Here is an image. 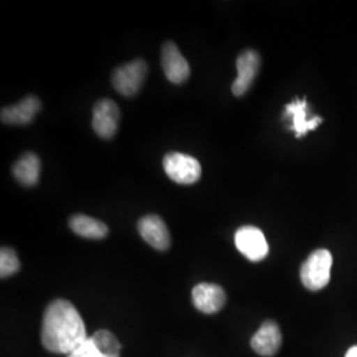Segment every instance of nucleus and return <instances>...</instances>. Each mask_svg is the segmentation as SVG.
Listing matches in <instances>:
<instances>
[{"label": "nucleus", "instance_id": "obj_11", "mask_svg": "<svg viewBox=\"0 0 357 357\" xmlns=\"http://www.w3.org/2000/svg\"><path fill=\"white\" fill-rule=\"evenodd\" d=\"M282 344V333L278 324L275 321L268 320L265 321L259 330L255 332L252 337L250 345L255 349V354L261 356H274Z\"/></svg>", "mask_w": 357, "mask_h": 357}, {"label": "nucleus", "instance_id": "obj_18", "mask_svg": "<svg viewBox=\"0 0 357 357\" xmlns=\"http://www.w3.org/2000/svg\"><path fill=\"white\" fill-rule=\"evenodd\" d=\"M68 357H112L103 355L102 352H100L97 349V347L91 342V339H88L84 344L78 347L76 351H73ZM119 357V356H115Z\"/></svg>", "mask_w": 357, "mask_h": 357}, {"label": "nucleus", "instance_id": "obj_17", "mask_svg": "<svg viewBox=\"0 0 357 357\" xmlns=\"http://www.w3.org/2000/svg\"><path fill=\"white\" fill-rule=\"evenodd\" d=\"M20 268V262L17 255L11 248H3L0 252V275L1 278H7L17 273Z\"/></svg>", "mask_w": 357, "mask_h": 357}, {"label": "nucleus", "instance_id": "obj_5", "mask_svg": "<svg viewBox=\"0 0 357 357\" xmlns=\"http://www.w3.org/2000/svg\"><path fill=\"white\" fill-rule=\"evenodd\" d=\"M234 241L237 249L249 261H262L268 253V245L262 230L255 227H243L236 231Z\"/></svg>", "mask_w": 357, "mask_h": 357}, {"label": "nucleus", "instance_id": "obj_8", "mask_svg": "<svg viewBox=\"0 0 357 357\" xmlns=\"http://www.w3.org/2000/svg\"><path fill=\"white\" fill-rule=\"evenodd\" d=\"M162 66L165 75L172 84H183L188 79L191 69L184 56L178 51V45L167 41L162 48Z\"/></svg>", "mask_w": 357, "mask_h": 357}, {"label": "nucleus", "instance_id": "obj_16", "mask_svg": "<svg viewBox=\"0 0 357 357\" xmlns=\"http://www.w3.org/2000/svg\"><path fill=\"white\" fill-rule=\"evenodd\" d=\"M91 342L97 347L100 352H102L106 356H119L122 345L118 342V339L110 331L100 330L96 332L93 336H90Z\"/></svg>", "mask_w": 357, "mask_h": 357}, {"label": "nucleus", "instance_id": "obj_7", "mask_svg": "<svg viewBox=\"0 0 357 357\" xmlns=\"http://www.w3.org/2000/svg\"><path fill=\"white\" fill-rule=\"evenodd\" d=\"M236 65H237L238 76L231 85V91L234 96L241 97L255 82V77L258 75L259 66H261V56L255 50L243 51L237 57Z\"/></svg>", "mask_w": 357, "mask_h": 357}, {"label": "nucleus", "instance_id": "obj_19", "mask_svg": "<svg viewBox=\"0 0 357 357\" xmlns=\"http://www.w3.org/2000/svg\"><path fill=\"white\" fill-rule=\"evenodd\" d=\"M345 357H357V345L351 347V348L348 349V352L345 354Z\"/></svg>", "mask_w": 357, "mask_h": 357}, {"label": "nucleus", "instance_id": "obj_2", "mask_svg": "<svg viewBox=\"0 0 357 357\" xmlns=\"http://www.w3.org/2000/svg\"><path fill=\"white\" fill-rule=\"evenodd\" d=\"M332 255L327 249H318L308 255L301 268V280L311 291L324 289L331 278Z\"/></svg>", "mask_w": 357, "mask_h": 357}, {"label": "nucleus", "instance_id": "obj_12", "mask_svg": "<svg viewBox=\"0 0 357 357\" xmlns=\"http://www.w3.org/2000/svg\"><path fill=\"white\" fill-rule=\"evenodd\" d=\"M284 118H289L291 125L290 130L295 132L296 138L305 137L310 130H315L323 122L320 116H314L312 119H307L306 98H296L294 102L286 105L284 107Z\"/></svg>", "mask_w": 357, "mask_h": 357}, {"label": "nucleus", "instance_id": "obj_1", "mask_svg": "<svg viewBox=\"0 0 357 357\" xmlns=\"http://www.w3.org/2000/svg\"><path fill=\"white\" fill-rule=\"evenodd\" d=\"M88 339L84 320L69 301L56 299L48 305L41 327V342L45 349L70 355Z\"/></svg>", "mask_w": 357, "mask_h": 357}, {"label": "nucleus", "instance_id": "obj_4", "mask_svg": "<svg viewBox=\"0 0 357 357\" xmlns=\"http://www.w3.org/2000/svg\"><path fill=\"white\" fill-rule=\"evenodd\" d=\"M146 75L147 64L144 60L138 59L116 68L112 76V82L118 93L131 97L141 90Z\"/></svg>", "mask_w": 357, "mask_h": 357}, {"label": "nucleus", "instance_id": "obj_3", "mask_svg": "<svg viewBox=\"0 0 357 357\" xmlns=\"http://www.w3.org/2000/svg\"><path fill=\"white\" fill-rule=\"evenodd\" d=\"M163 168L168 178L183 185L193 184L202 176L199 160L187 153H167L163 159Z\"/></svg>", "mask_w": 357, "mask_h": 357}, {"label": "nucleus", "instance_id": "obj_6", "mask_svg": "<svg viewBox=\"0 0 357 357\" xmlns=\"http://www.w3.org/2000/svg\"><path fill=\"white\" fill-rule=\"evenodd\" d=\"M119 107L112 100H101L93 109V128L103 139L113 138L119 125Z\"/></svg>", "mask_w": 357, "mask_h": 357}, {"label": "nucleus", "instance_id": "obj_15", "mask_svg": "<svg viewBox=\"0 0 357 357\" xmlns=\"http://www.w3.org/2000/svg\"><path fill=\"white\" fill-rule=\"evenodd\" d=\"M69 227L78 236L91 240H101L109 233V228L102 221H98L85 215H76L72 217L69 221Z\"/></svg>", "mask_w": 357, "mask_h": 357}, {"label": "nucleus", "instance_id": "obj_10", "mask_svg": "<svg viewBox=\"0 0 357 357\" xmlns=\"http://www.w3.org/2000/svg\"><path fill=\"white\" fill-rule=\"evenodd\" d=\"M138 230L142 238L151 245L153 249L165 252L171 245L169 231L165 221L156 215L142 217L138 222Z\"/></svg>", "mask_w": 357, "mask_h": 357}, {"label": "nucleus", "instance_id": "obj_14", "mask_svg": "<svg viewBox=\"0 0 357 357\" xmlns=\"http://www.w3.org/2000/svg\"><path fill=\"white\" fill-rule=\"evenodd\" d=\"M41 163L38 155L26 153L19 158L13 167V176L24 187H33L40 178Z\"/></svg>", "mask_w": 357, "mask_h": 357}, {"label": "nucleus", "instance_id": "obj_13", "mask_svg": "<svg viewBox=\"0 0 357 357\" xmlns=\"http://www.w3.org/2000/svg\"><path fill=\"white\" fill-rule=\"evenodd\" d=\"M40 100L28 96L22 101L1 110V122L6 125H26L33 121L40 110Z\"/></svg>", "mask_w": 357, "mask_h": 357}, {"label": "nucleus", "instance_id": "obj_9", "mask_svg": "<svg viewBox=\"0 0 357 357\" xmlns=\"http://www.w3.org/2000/svg\"><path fill=\"white\" fill-rule=\"evenodd\" d=\"M192 301L199 311L215 314L225 305L227 294L221 286L215 283H199L192 290Z\"/></svg>", "mask_w": 357, "mask_h": 357}]
</instances>
